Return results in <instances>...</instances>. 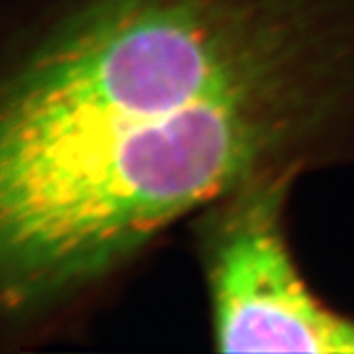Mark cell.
Masks as SVG:
<instances>
[{"mask_svg":"<svg viewBox=\"0 0 354 354\" xmlns=\"http://www.w3.org/2000/svg\"><path fill=\"white\" fill-rule=\"evenodd\" d=\"M293 177L260 176L195 213L218 353L354 354V319L305 283L286 236Z\"/></svg>","mask_w":354,"mask_h":354,"instance_id":"7a4b0ae2","label":"cell"},{"mask_svg":"<svg viewBox=\"0 0 354 354\" xmlns=\"http://www.w3.org/2000/svg\"><path fill=\"white\" fill-rule=\"evenodd\" d=\"M354 167V0H10L0 321L62 313L260 176Z\"/></svg>","mask_w":354,"mask_h":354,"instance_id":"6da1fadb","label":"cell"}]
</instances>
